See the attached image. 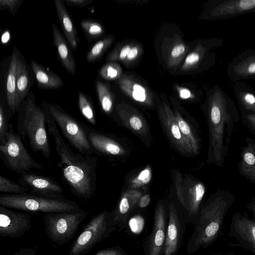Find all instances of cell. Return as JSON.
<instances>
[{
	"mask_svg": "<svg viewBox=\"0 0 255 255\" xmlns=\"http://www.w3.org/2000/svg\"><path fill=\"white\" fill-rule=\"evenodd\" d=\"M142 195V192L136 189H128L122 193L116 207L111 212L117 228L121 230L126 227L129 215Z\"/></svg>",
	"mask_w": 255,
	"mask_h": 255,
	"instance_id": "obj_22",
	"label": "cell"
},
{
	"mask_svg": "<svg viewBox=\"0 0 255 255\" xmlns=\"http://www.w3.org/2000/svg\"><path fill=\"white\" fill-rule=\"evenodd\" d=\"M78 106L86 120L91 125L96 126L97 121L93 103L90 98L82 92L78 93Z\"/></svg>",
	"mask_w": 255,
	"mask_h": 255,
	"instance_id": "obj_33",
	"label": "cell"
},
{
	"mask_svg": "<svg viewBox=\"0 0 255 255\" xmlns=\"http://www.w3.org/2000/svg\"><path fill=\"white\" fill-rule=\"evenodd\" d=\"M93 0H64L68 5L70 6L76 7H83L90 3H91Z\"/></svg>",
	"mask_w": 255,
	"mask_h": 255,
	"instance_id": "obj_43",
	"label": "cell"
},
{
	"mask_svg": "<svg viewBox=\"0 0 255 255\" xmlns=\"http://www.w3.org/2000/svg\"><path fill=\"white\" fill-rule=\"evenodd\" d=\"M235 200L229 191L219 189L201 208L193 224L194 231L187 244V252L193 254L212 245L219 236L225 218Z\"/></svg>",
	"mask_w": 255,
	"mask_h": 255,
	"instance_id": "obj_3",
	"label": "cell"
},
{
	"mask_svg": "<svg viewBox=\"0 0 255 255\" xmlns=\"http://www.w3.org/2000/svg\"><path fill=\"white\" fill-rule=\"evenodd\" d=\"M18 182L27 187L30 194L52 199H63L64 190L54 179L33 172L20 175Z\"/></svg>",
	"mask_w": 255,
	"mask_h": 255,
	"instance_id": "obj_15",
	"label": "cell"
},
{
	"mask_svg": "<svg viewBox=\"0 0 255 255\" xmlns=\"http://www.w3.org/2000/svg\"><path fill=\"white\" fill-rule=\"evenodd\" d=\"M80 25L89 42L98 39L105 33V29L102 23L93 18L82 19Z\"/></svg>",
	"mask_w": 255,
	"mask_h": 255,
	"instance_id": "obj_32",
	"label": "cell"
},
{
	"mask_svg": "<svg viewBox=\"0 0 255 255\" xmlns=\"http://www.w3.org/2000/svg\"><path fill=\"white\" fill-rule=\"evenodd\" d=\"M227 74L232 83L255 78V50L245 49L228 63Z\"/></svg>",
	"mask_w": 255,
	"mask_h": 255,
	"instance_id": "obj_19",
	"label": "cell"
},
{
	"mask_svg": "<svg viewBox=\"0 0 255 255\" xmlns=\"http://www.w3.org/2000/svg\"><path fill=\"white\" fill-rule=\"evenodd\" d=\"M36 250L34 248H23L15 253L13 255H36Z\"/></svg>",
	"mask_w": 255,
	"mask_h": 255,
	"instance_id": "obj_45",
	"label": "cell"
},
{
	"mask_svg": "<svg viewBox=\"0 0 255 255\" xmlns=\"http://www.w3.org/2000/svg\"><path fill=\"white\" fill-rule=\"evenodd\" d=\"M117 227L112 213L103 211L94 216L74 242L69 255H83L89 252L97 244L108 238Z\"/></svg>",
	"mask_w": 255,
	"mask_h": 255,
	"instance_id": "obj_8",
	"label": "cell"
},
{
	"mask_svg": "<svg viewBox=\"0 0 255 255\" xmlns=\"http://www.w3.org/2000/svg\"><path fill=\"white\" fill-rule=\"evenodd\" d=\"M248 209L252 213L255 220V199L253 198L247 205Z\"/></svg>",
	"mask_w": 255,
	"mask_h": 255,
	"instance_id": "obj_49",
	"label": "cell"
},
{
	"mask_svg": "<svg viewBox=\"0 0 255 255\" xmlns=\"http://www.w3.org/2000/svg\"><path fill=\"white\" fill-rule=\"evenodd\" d=\"M152 177V170L150 166L147 165L129 181V189H136L148 184Z\"/></svg>",
	"mask_w": 255,
	"mask_h": 255,
	"instance_id": "obj_36",
	"label": "cell"
},
{
	"mask_svg": "<svg viewBox=\"0 0 255 255\" xmlns=\"http://www.w3.org/2000/svg\"><path fill=\"white\" fill-rule=\"evenodd\" d=\"M139 53V47L137 46H132L125 61L130 62L134 60Z\"/></svg>",
	"mask_w": 255,
	"mask_h": 255,
	"instance_id": "obj_44",
	"label": "cell"
},
{
	"mask_svg": "<svg viewBox=\"0 0 255 255\" xmlns=\"http://www.w3.org/2000/svg\"><path fill=\"white\" fill-rule=\"evenodd\" d=\"M44 111L48 135L53 138L60 159L57 166L63 180L73 195L84 200L91 199L97 186V157L74 152L63 140L54 120Z\"/></svg>",
	"mask_w": 255,
	"mask_h": 255,
	"instance_id": "obj_2",
	"label": "cell"
},
{
	"mask_svg": "<svg viewBox=\"0 0 255 255\" xmlns=\"http://www.w3.org/2000/svg\"><path fill=\"white\" fill-rule=\"evenodd\" d=\"M41 107L59 127L70 144L78 152L87 155H92L94 153L83 123L57 105L43 102Z\"/></svg>",
	"mask_w": 255,
	"mask_h": 255,
	"instance_id": "obj_6",
	"label": "cell"
},
{
	"mask_svg": "<svg viewBox=\"0 0 255 255\" xmlns=\"http://www.w3.org/2000/svg\"><path fill=\"white\" fill-rule=\"evenodd\" d=\"M233 89L241 114L255 112V88L242 81L233 83Z\"/></svg>",
	"mask_w": 255,
	"mask_h": 255,
	"instance_id": "obj_29",
	"label": "cell"
},
{
	"mask_svg": "<svg viewBox=\"0 0 255 255\" xmlns=\"http://www.w3.org/2000/svg\"><path fill=\"white\" fill-rule=\"evenodd\" d=\"M0 157L9 170L20 175L31 169L41 170L44 166L37 162L30 154L18 133L9 124L6 140L0 144Z\"/></svg>",
	"mask_w": 255,
	"mask_h": 255,
	"instance_id": "obj_7",
	"label": "cell"
},
{
	"mask_svg": "<svg viewBox=\"0 0 255 255\" xmlns=\"http://www.w3.org/2000/svg\"><path fill=\"white\" fill-rule=\"evenodd\" d=\"M10 33L8 30H4L1 36V43L5 45L7 44L10 39Z\"/></svg>",
	"mask_w": 255,
	"mask_h": 255,
	"instance_id": "obj_48",
	"label": "cell"
},
{
	"mask_svg": "<svg viewBox=\"0 0 255 255\" xmlns=\"http://www.w3.org/2000/svg\"><path fill=\"white\" fill-rule=\"evenodd\" d=\"M186 46L181 41H175L172 46L168 56L167 64L172 67L178 65L186 52Z\"/></svg>",
	"mask_w": 255,
	"mask_h": 255,
	"instance_id": "obj_37",
	"label": "cell"
},
{
	"mask_svg": "<svg viewBox=\"0 0 255 255\" xmlns=\"http://www.w3.org/2000/svg\"><path fill=\"white\" fill-rule=\"evenodd\" d=\"M158 116L162 127L172 144L182 154L194 155L189 143L182 135L169 105L163 101L158 110Z\"/></svg>",
	"mask_w": 255,
	"mask_h": 255,
	"instance_id": "obj_16",
	"label": "cell"
},
{
	"mask_svg": "<svg viewBox=\"0 0 255 255\" xmlns=\"http://www.w3.org/2000/svg\"><path fill=\"white\" fill-rule=\"evenodd\" d=\"M31 228L30 216L0 205V235L12 238H19Z\"/></svg>",
	"mask_w": 255,
	"mask_h": 255,
	"instance_id": "obj_17",
	"label": "cell"
},
{
	"mask_svg": "<svg viewBox=\"0 0 255 255\" xmlns=\"http://www.w3.org/2000/svg\"><path fill=\"white\" fill-rule=\"evenodd\" d=\"M119 85L122 91L133 100L148 106L152 105L151 94L142 84L123 76L120 78Z\"/></svg>",
	"mask_w": 255,
	"mask_h": 255,
	"instance_id": "obj_27",
	"label": "cell"
},
{
	"mask_svg": "<svg viewBox=\"0 0 255 255\" xmlns=\"http://www.w3.org/2000/svg\"><path fill=\"white\" fill-rule=\"evenodd\" d=\"M167 210L162 202L155 207L153 227L144 245L145 255H163L167 226Z\"/></svg>",
	"mask_w": 255,
	"mask_h": 255,
	"instance_id": "obj_14",
	"label": "cell"
},
{
	"mask_svg": "<svg viewBox=\"0 0 255 255\" xmlns=\"http://www.w3.org/2000/svg\"><path fill=\"white\" fill-rule=\"evenodd\" d=\"M11 118L4 105L0 102V144L6 140L9 124V119Z\"/></svg>",
	"mask_w": 255,
	"mask_h": 255,
	"instance_id": "obj_39",
	"label": "cell"
},
{
	"mask_svg": "<svg viewBox=\"0 0 255 255\" xmlns=\"http://www.w3.org/2000/svg\"><path fill=\"white\" fill-rule=\"evenodd\" d=\"M229 236L236 241L230 244L231 246L242 247L255 254V220L245 212L234 214Z\"/></svg>",
	"mask_w": 255,
	"mask_h": 255,
	"instance_id": "obj_13",
	"label": "cell"
},
{
	"mask_svg": "<svg viewBox=\"0 0 255 255\" xmlns=\"http://www.w3.org/2000/svg\"><path fill=\"white\" fill-rule=\"evenodd\" d=\"M17 113L18 133L22 138L28 140L34 151L40 152L45 158H49L51 148L46 115L42 107L36 105L32 91L22 102Z\"/></svg>",
	"mask_w": 255,
	"mask_h": 255,
	"instance_id": "obj_4",
	"label": "cell"
},
{
	"mask_svg": "<svg viewBox=\"0 0 255 255\" xmlns=\"http://www.w3.org/2000/svg\"><path fill=\"white\" fill-rule=\"evenodd\" d=\"M168 209L169 216L163 255H176L182 242L187 222L174 203L169 204Z\"/></svg>",
	"mask_w": 255,
	"mask_h": 255,
	"instance_id": "obj_18",
	"label": "cell"
},
{
	"mask_svg": "<svg viewBox=\"0 0 255 255\" xmlns=\"http://www.w3.org/2000/svg\"><path fill=\"white\" fill-rule=\"evenodd\" d=\"M88 214V211L81 208L70 212L45 214L43 221L46 233L54 243L64 245L74 237Z\"/></svg>",
	"mask_w": 255,
	"mask_h": 255,
	"instance_id": "obj_9",
	"label": "cell"
},
{
	"mask_svg": "<svg viewBox=\"0 0 255 255\" xmlns=\"http://www.w3.org/2000/svg\"><path fill=\"white\" fill-rule=\"evenodd\" d=\"M0 205L8 208L45 214L70 212L80 209L76 203L70 200L49 198L27 193L1 194Z\"/></svg>",
	"mask_w": 255,
	"mask_h": 255,
	"instance_id": "obj_5",
	"label": "cell"
},
{
	"mask_svg": "<svg viewBox=\"0 0 255 255\" xmlns=\"http://www.w3.org/2000/svg\"><path fill=\"white\" fill-rule=\"evenodd\" d=\"M95 87L102 111L106 114H111L114 108L115 100L110 88L99 80L96 81Z\"/></svg>",
	"mask_w": 255,
	"mask_h": 255,
	"instance_id": "obj_31",
	"label": "cell"
},
{
	"mask_svg": "<svg viewBox=\"0 0 255 255\" xmlns=\"http://www.w3.org/2000/svg\"><path fill=\"white\" fill-rule=\"evenodd\" d=\"M93 153L111 156H123L127 151L117 140L83 124Z\"/></svg>",
	"mask_w": 255,
	"mask_h": 255,
	"instance_id": "obj_20",
	"label": "cell"
},
{
	"mask_svg": "<svg viewBox=\"0 0 255 255\" xmlns=\"http://www.w3.org/2000/svg\"><path fill=\"white\" fill-rule=\"evenodd\" d=\"M55 9L64 35L71 49L76 51L79 40L78 32L64 1L54 0Z\"/></svg>",
	"mask_w": 255,
	"mask_h": 255,
	"instance_id": "obj_24",
	"label": "cell"
},
{
	"mask_svg": "<svg viewBox=\"0 0 255 255\" xmlns=\"http://www.w3.org/2000/svg\"><path fill=\"white\" fill-rule=\"evenodd\" d=\"M121 67L115 62H110L104 65L99 71L100 76L106 80H114L121 75Z\"/></svg>",
	"mask_w": 255,
	"mask_h": 255,
	"instance_id": "obj_38",
	"label": "cell"
},
{
	"mask_svg": "<svg viewBox=\"0 0 255 255\" xmlns=\"http://www.w3.org/2000/svg\"><path fill=\"white\" fill-rule=\"evenodd\" d=\"M29 192L27 187L16 183L2 175L0 176V192L1 194H22Z\"/></svg>",
	"mask_w": 255,
	"mask_h": 255,
	"instance_id": "obj_35",
	"label": "cell"
},
{
	"mask_svg": "<svg viewBox=\"0 0 255 255\" xmlns=\"http://www.w3.org/2000/svg\"><path fill=\"white\" fill-rule=\"evenodd\" d=\"M20 52L14 47L1 64L0 78V100L12 117L17 112L16 79Z\"/></svg>",
	"mask_w": 255,
	"mask_h": 255,
	"instance_id": "obj_11",
	"label": "cell"
},
{
	"mask_svg": "<svg viewBox=\"0 0 255 255\" xmlns=\"http://www.w3.org/2000/svg\"><path fill=\"white\" fill-rule=\"evenodd\" d=\"M173 113L182 135L191 145L194 154H197L200 150V142L192 125L183 117L177 109H175Z\"/></svg>",
	"mask_w": 255,
	"mask_h": 255,
	"instance_id": "obj_30",
	"label": "cell"
},
{
	"mask_svg": "<svg viewBox=\"0 0 255 255\" xmlns=\"http://www.w3.org/2000/svg\"><path fill=\"white\" fill-rule=\"evenodd\" d=\"M255 12V0H214L206 8L204 18L222 20Z\"/></svg>",
	"mask_w": 255,
	"mask_h": 255,
	"instance_id": "obj_12",
	"label": "cell"
},
{
	"mask_svg": "<svg viewBox=\"0 0 255 255\" xmlns=\"http://www.w3.org/2000/svg\"><path fill=\"white\" fill-rule=\"evenodd\" d=\"M23 2V0H0V10L7 9L14 16Z\"/></svg>",
	"mask_w": 255,
	"mask_h": 255,
	"instance_id": "obj_40",
	"label": "cell"
},
{
	"mask_svg": "<svg viewBox=\"0 0 255 255\" xmlns=\"http://www.w3.org/2000/svg\"><path fill=\"white\" fill-rule=\"evenodd\" d=\"M179 96L181 99H188L193 98L194 96L188 89L184 88H179L178 89Z\"/></svg>",
	"mask_w": 255,
	"mask_h": 255,
	"instance_id": "obj_47",
	"label": "cell"
},
{
	"mask_svg": "<svg viewBox=\"0 0 255 255\" xmlns=\"http://www.w3.org/2000/svg\"><path fill=\"white\" fill-rule=\"evenodd\" d=\"M95 255H128L121 247L116 246L101 250Z\"/></svg>",
	"mask_w": 255,
	"mask_h": 255,
	"instance_id": "obj_41",
	"label": "cell"
},
{
	"mask_svg": "<svg viewBox=\"0 0 255 255\" xmlns=\"http://www.w3.org/2000/svg\"><path fill=\"white\" fill-rule=\"evenodd\" d=\"M224 255V254H216V255Z\"/></svg>",
	"mask_w": 255,
	"mask_h": 255,
	"instance_id": "obj_50",
	"label": "cell"
},
{
	"mask_svg": "<svg viewBox=\"0 0 255 255\" xmlns=\"http://www.w3.org/2000/svg\"><path fill=\"white\" fill-rule=\"evenodd\" d=\"M205 111L209 129L207 163L222 167L240 118L237 106L218 85L207 93Z\"/></svg>",
	"mask_w": 255,
	"mask_h": 255,
	"instance_id": "obj_1",
	"label": "cell"
},
{
	"mask_svg": "<svg viewBox=\"0 0 255 255\" xmlns=\"http://www.w3.org/2000/svg\"><path fill=\"white\" fill-rule=\"evenodd\" d=\"M238 169L243 177L255 184V141L249 136L241 150Z\"/></svg>",
	"mask_w": 255,
	"mask_h": 255,
	"instance_id": "obj_25",
	"label": "cell"
},
{
	"mask_svg": "<svg viewBox=\"0 0 255 255\" xmlns=\"http://www.w3.org/2000/svg\"><path fill=\"white\" fill-rule=\"evenodd\" d=\"M114 40L112 36H108L98 41L89 49L86 56V60L93 63L99 60Z\"/></svg>",
	"mask_w": 255,
	"mask_h": 255,
	"instance_id": "obj_34",
	"label": "cell"
},
{
	"mask_svg": "<svg viewBox=\"0 0 255 255\" xmlns=\"http://www.w3.org/2000/svg\"><path fill=\"white\" fill-rule=\"evenodd\" d=\"M32 71L38 87L44 90H54L64 86L62 79L49 68L34 60L30 61Z\"/></svg>",
	"mask_w": 255,
	"mask_h": 255,
	"instance_id": "obj_26",
	"label": "cell"
},
{
	"mask_svg": "<svg viewBox=\"0 0 255 255\" xmlns=\"http://www.w3.org/2000/svg\"><path fill=\"white\" fill-rule=\"evenodd\" d=\"M174 183L177 199L184 211L185 219L187 223L193 224L206 193L205 185L200 181L188 178L185 181L180 172L176 173Z\"/></svg>",
	"mask_w": 255,
	"mask_h": 255,
	"instance_id": "obj_10",
	"label": "cell"
},
{
	"mask_svg": "<svg viewBox=\"0 0 255 255\" xmlns=\"http://www.w3.org/2000/svg\"><path fill=\"white\" fill-rule=\"evenodd\" d=\"M116 111L123 124L141 138L151 137L148 124L142 115L133 107L125 104H118Z\"/></svg>",
	"mask_w": 255,
	"mask_h": 255,
	"instance_id": "obj_21",
	"label": "cell"
},
{
	"mask_svg": "<svg viewBox=\"0 0 255 255\" xmlns=\"http://www.w3.org/2000/svg\"><path fill=\"white\" fill-rule=\"evenodd\" d=\"M150 201V195L147 194H145L142 195L140 197L138 203V206L141 208H145L148 205Z\"/></svg>",
	"mask_w": 255,
	"mask_h": 255,
	"instance_id": "obj_46",
	"label": "cell"
},
{
	"mask_svg": "<svg viewBox=\"0 0 255 255\" xmlns=\"http://www.w3.org/2000/svg\"><path fill=\"white\" fill-rule=\"evenodd\" d=\"M32 85V80L28 65L20 53L16 79V97L18 108L29 94Z\"/></svg>",
	"mask_w": 255,
	"mask_h": 255,
	"instance_id": "obj_28",
	"label": "cell"
},
{
	"mask_svg": "<svg viewBox=\"0 0 255 255\" xmlns=\"http://www.w3.org/2000/svg\"><path fill=\"white\" fill-rule=\"evenodd\" d=\"M244 124L255 135V112L241 114Z\"/></svg>",
	"mask_w": 255,
	"mask_h": 255,
	"instance_id": "obj_42",
	"label": "cell"
},
{
	"mask_svg": "<svg viewBox=\"0 0 255 255\" xmlns=\"http://www.w3.org/2000/svg\"><path fill=\"white\" fill-rule=\"evenodd\" d=\"M54 45L59 60L66 71L72 76L76 73V63L71 48L57 26L52 24Z\"/></svg>",
	"mask_w": 255,
	"mask_h": 255,
	"instance_id": "obj_23",
	"label": "cell"
}]
</instances>
